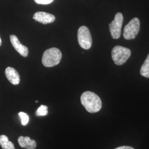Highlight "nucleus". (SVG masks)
<instances>
[{
  "instance_id": "obj_4",
  "label": "nucleus",
  "mask_w": 149,
  "mask_h": 149,
  "mask_svg": "<svg viewBox=\"0 0 149 149\" xmlns=\"http://www.w3.org/2000/svg\"><path fill=\"white\" fill-rule=\"evenodd\" d=\"M140 23L138 18H134L125 26L123 31V37L127 40L133 39L140 31Z\"/></svg>"
},
{
  "instance_id": "obj_11",
  "label": "nucleus",
  "mask_w": 149,
  "mask_h": 149,
  "mask_svg": "<svg viewBox=\"0 0 149 149\" xmlns=\"http://www.w3.org/2000/svg\"><path fill=\"white\" fill-rule=\"evenodd\" d=\"M0 145L2 149H15L13 144L9 141L8 137L5 135L0 136Z\"/></svg>"
},
{
  "instance_id": "obj_9",
  "label": "nucleus",
  "mask_w": 149,
  "mask_h": 149,
  "mask_svg": "<svg viewBox=\"0 0 149 149\" xmlns=\"http://www.w3.org/2000/svg\"><path fill=\"white\" fill-rule=\"evenodd\" d=\"M5 74L10 82L14 85H17L20 82V76L17 70L13 68L8 67L6 69Z\"/></svg>"
},
{
  "instance_id": "obj_7",
  "label": "nucleus",
  "mask_w": 149,
  "mask_h": 149,
  "mask_svg": "<svg viewBox=\"0 0 149 149\" xmlns=\"http://www.w3.org/2000/svg\"><path fill=\"white\" fill-rule=\"evenodd\" d=\"M33 19L43 24L52 23L55 21V17L44 12H38L33 15Z\"/></svg>"
},
{
  "instance_id": "obj_5",
  "label": "nucleus",
  "mask_w": 149,
  "mask_h": 149,
  "mask_svg": "<svg viewBox=\"0 0 149 149\" xmlns=\"http://www.w3.org/2000/svg\"><path fill=\"white\" fill-rule=\"evenodd\" d=\"M78 42L80 47L88 50L91 48L92 44V39L89 29L86 26H81L77 32Z\"/></svg>"
},
{
  "instance_id": "obj_15",
  "label": "nucleus",
  "mask_w": 149,
  "mask_h": 149,
  "mask_svg": "<svg viewBox=\"0 0 149 149\" xmlns=\"http://www.w3.org/2000/svg\"><path fill=\"white\" fill-rule=\"evenodd\" d=\"M34 1L39 5H48L52 3L54 0H34Z\"/></svg>"
},
{
  "instance_id": "obj_2",
  "label": "nucleus",
  "mask_w": 149,
  "mask_h": 149,
  "mask_svg": "<svg viewBox=\"0 0 149 149\" xmlns=\"http://www.w3.org/2000/svg\"><path fill=\"white\" fill-rule=\"evenodd\" d=\"M62 54L58 48H52L46 50L43 54L42 64L45 67H53L60 63Z\"/></svg>"
},
{
  "instance_id": "obj_17",
  "label": "nucleus",
  "mask_w": 149,
  "mask_h": 149,
  "mask_svg": "<svg viewBox=\"0 0 149 149\" xmlns=\"http://www.w3.org/2000/svg\"><path fill=\"white\" fill-rule=\"evenodd\" d=\"M2 45V40H1V39L0 38V46Z\"/></svg>"
},
{
  "instance_id": "obj_13",
  "label": "nucleus",
  "mask_w": 149,
  "mask_h": 149,
  "mask_svg": "<svg viewBox=\"0 0 149 149\" xmlns=\"http://www.w3.org/2000/svg\"><path fill=\"white\" fill-rule=\"evenodd\" d=\"M48 107L44 105H41L38 108L36 111V115L38 117L45 116L48 114Z\"/></svg>"
},
{
  "instance_id": "obj_10",
  "label": "nucleus",
  "mask_w": 149,
  "mask_h": 149,
  "mask_svg": "<svg viewBox=\"0 0 149 149\" xmlns=\"http://www.w3.org/2000/svg\"><path fill=\"white\" fill-rule=\"evenodd\" d=\"M19 145L23 148L27 149H35L37 146V143L35 140H32L28 136H20L18 140Z\"/></svg>"
},
{
  "instance_id": "obj_3",
  "label": "nucleus",
  "mask_w": 149,
  "mask_h": 149,
  "mask_svg": "<svg viewBox=\"0 0 149 149\" xmlns=\"http://www.w3.org/2000/svg\"><path fill=\"white\" fill-rule=\"evenodd\" d=\"M131 55V51L129 49L117 45L113 48L112 58L114 63L117 65L124 64Z\"/></svg>"
},
{
  "instance_id": "obj_1",
  "label": "nucleus",
  "mask_w": 149,
  "mask_h": 149,
  "mask_svg": "<svg viewBox=\"0 0 149 149\" xmlns=\"http://www.w3.org/2000/svg\"><path fill=\"white\" fill-rule=\"evenodd\" d=\"M81 102L86 111L91 113L99 112L102 106L100 97L91 91H86L82 94Z\"/></svg>"
},
{
  "instance_id": "obj_6",
  "label": "nucleus",
  "mask_w": 149,
  "mask_h": 149,
  "mask_svg": "<svg viewBox=\"0 0 149 149\" xmlns=\"http://www.w3.org/2000/svg\"><path fill=\"white\" fill-rule=\"evenodd\" d=\"M123 23V16L122 13L118 12L116 15L114 20L109 24V31L113 39H118L120 37Z\"/></svg>"
},
{
  "instance_id": "obj_14",
  "label": "nucleus",
  "mask_w": 149,
  "mask_h": 149,
  "mask_svg": "<svg viewBox=\"0 0 149 149\" xmlns=\"http://www.w3.org/2000/svg\"><path fill=\"white\" fill-rule=\"evenodd\" d=\"M18 115L21 118L22 124L24 126L26 125L29 122V116H28V114H26V113L21 112L19 113Z\"/></svg>"
},
{
  "instance_id": "obj_12",
  "label": "nucleus",
  "mask_w": 149,
  "mask_h": 149,
  "mask_svg": "<svg viewBox=\"0 0 149 149\" xmlns=\"http://www.w3.org/2000/svg\"><path fill=\"white\" fill-rule=\"evenodd\" d=\"M140 74L146 78H149V54L140 69Z\"/></svg>"
},
{
  "instance_id": "obj_8",
  "label": "nucleus",
  "mask_w": 149,
  "mask_h": 149,
  "mask_svg": "<svg viewBox=\"0 0 149 149\" xmlns=\"http://www.w3.org/2000/svg\"><path fill=\"white\" fill-rule=\"evenodd\" d=\"M10 41L13 48L15 49V50L18 53L20 54V55H21L22 56L27 57L29 53L28 49L27 47L22 44L16 36H10Z\"/></svg>"
},
{
  "instance_id": "obj_18",
  "label": "nucleus",
  "mask_w": 149,
  "mask_h": 149,
  "mask_svg": "<svg viewBox=\"0 0 149 149\" xmlns=\"http://www.w3.org/2000/svg\"><path fill=\"white\" fill-rule=\"evenodd\" d=\"M36 103H38V101H36Z\"/></svg>"
},
{
  "instance_id": "obj_16",
  "label": "nucleus",
  "mask_w": 149,
  "mask_h": 149,
  "mask_svg": "<svg viewBox=\"0 0 149 149\" xmlns=\"http://www.w3.org/2000/svg\"><path fill=\"white\" fill-rule=\"evenodd\" d=\"M115 149H134L133 148L130 147V146H122L117 148Z\"/></svg>"
}]
</instances>
